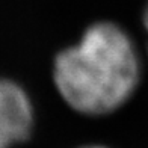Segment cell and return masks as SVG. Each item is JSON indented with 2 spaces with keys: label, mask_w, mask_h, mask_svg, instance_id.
<instances>
[{
  "label": "cell",
  "mask_w": 148,
  "mask_h": 148,
  "mask_svg": "<svg viewBox=\"0 0 148 148\" xmlns=\"http://www.w3.org/2000/svg\"><path fill=\"white\" fill-rule=\"evenodd\" d=\"M144 26H145V30L148 33V5H147V8L144 11Z\"/></svg>",
  "instance_id": "3957f363"
},
{
  "label": "cell",
  "mask_w": 148,
  "mask_h": 148,
  "mask_svg": "<svg viewBox=\"0 0 148 148\" xmlns=\"http://www.w3.org/2000/svg\"><path fill=\"white\" fill-rule=\"evenodd\" d=\"M53 79L62 98L85 115L115 112L136 91L140 62L132 36L121 26L100 21L80 41L59 53Z\"/></svg>",
  "instance_id": "6da1fadb"
},
{
  "label": "cell",
  "mask_w": 148,
  "mask_h": 148,
  "mask_svg": "<svg viewBox=\"0 0 148 148\" xmlns=\"http://www.w3.org/2000/svg\"><path fill=\"white\" fill-rule=\"evenodd\" d=\"M32 101L14 80L0 77V148H11L30 136Z\"/></svg>",
  "instance_id": "7a4b0ae2"
},
{
  "label": "cell",
  "mask_w": 148,
  "mask_h": 148,
  "mask_svg": "<svg viewBox=\"0 0 148 148\" xmlns=\"http://www.w3.org/2000/svg\"><path fill=\"white\" fill-rule=\"evenodd\" d=\"M80 148H107L104 145H86V147H80Z\"/></svg>",
  "instance_id": "277c9868"
}]
</instances>
